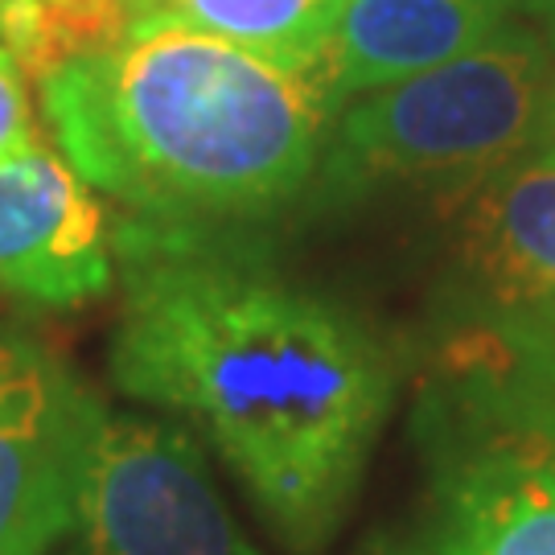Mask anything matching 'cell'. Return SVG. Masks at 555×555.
I'll return each instance as SVG.
<instances>
[{
	"instance_id": "6da1fadb",
	"label": "cell",
	"mask_w": 555,
	"mask_h": 555,
	"mask_svg": "<svg viewBox=\"0 0 555 555\" xmlns=\"http://www.w3.org/2000/svg\"><path fill=\"white\" fill-rule=\"evenodd\" d=\"M112 378L194 428L297 552L341 527L396 408V358L238 227L124 219Z\"/></svg>"
},
{
	"instance_id": "7a4b0ae2",
	"label": "cell",
	"mask_w": 555,
	"mask_h": 555,
	"mask_svg": "<svg viewBox=\"0 0 555 555\" xmlns=\"http://www.w3.org/2000/svg\"><path fill=\"white\" fill-rule=\"evenodd\" d=\"M70 169L128 219L238 227L318 181L341 112L330 54L284 62L185 25H132L41 79Z\"/></svg>"
},
{
	"instance_id": "3957f363",
	"label": "cell",
	"mask_w": 555,
	"mask_h": 555,
	"mask_svg": "<svg viewBox=\"0 0 555 555\" xmlns=\"http://www.w3.org/2000/svg\"><path fill=\"white\" fill-rule=\"evenodd\" d=\"M412 515L366 555H555V346L444 318L420 371Z\"/></svg>"
},
{
	"instance_id": "277c9868",
	"label": "cell",
	"mask_w": 555,
	"mask_h": 555,
	"mask_svg": "<svg viewBox=\"0 0 555 555\" xmlns=\"http://www.w3.org/2000/svg\"><path fill=\"white\" fill-rule=\"evenodd\" d=\"M555 50L511 21L453 62L341 103L318 169L321 198L433 190L440 202L547 144Z\"/></svg>"
},
{
	"instance_id": "5b68a950",
	"label": "cell",
	"mask_w": 555,
	"mask_h": 555,
	"mask_svg": "<svg viewBox=\"0 0 555 555\" xmlns=\"http://www.w3.org/2000/svg\"><path fill=\"white\" fill-rule=\"evenodd\" d=\"M50 555H263L227 511L185 428L103 420L79 515Z\"/></svg>"
},
{
	"instance_id": "8992f818",
	"label": "cell",
	"mask_w": 555,
	"mask_h": 555,
	"mask_svg": "<svg viewBox=\"0 0 555 555\" xmlns=\"http://www.w3.org/2000/svg\"><path fill=\"white\" fill-rule=\"evenodd\" d=\"M107 408L46 346L0 334V555H50L79 515Z\"/></svg>"
},
{
	"instance_id": "52a82bcc",
	"label": "cell",
	"mask_w": 555,
	"mask_h": 555,
	"mask_svg": "<svg viewBox=\"0 0 555 555\" xmlns=\"http://www.w3.org/2000/svg\"><path fill=\"white\" fill-rule=\"evenodd\" d=\"M440 206L453 227L449 318L555 346V140Z\"/></svg>"
},
{
	"instance_id": "ba28073f",
	"label": "cell",
	"mask_w": 555,
	"mask_h": 555,
	"mask_svg": "<svg viewBox=\"0 0 555 555\" xmlns=\"http://www.w3.org/2000/svg\"><path fill=\"white\" fill-rule=\"evenodd\" d=\"M112 284V231L70 160L41 140L0 160V297L75 309Z\"/></svg>"
},
{
	"instance_id": "9c48e42d",
	"label": "cell",
	"mask_w": 555,
	"mask_h": 555,
	"mask_svg": "<svg viewBox=\"0 0 555 555\" xmlns=\"http://www.w3.org/2000/svg\"><path fill=\"white\" fill-rule=\"evenodd\" d=\"M518 0H341L330 70L341 103L477 50Z\"/></svg>"
},
{
	"instance_id": "30bf717a",
	"label": "cell",
	"mask_w": 555,
	"mask_h": 555,
	"mask_svg": "<svg viewBox=\"0 0 555 555\" xmlns=\"http://www.w3.org/2000/svg\"><path fill=\"white\" fill-rule=\"evenodd\" d=\"M132 25H185L256 54L309 62L330 54L341 0H124Z\"/></svg>"
},
{
	"instance_id": "8fae6325",
	"label": "cell",
	"mask_w": 555,
	"mask_h": 555,
	"mask_svg": "<svg viewBox=\"0 0 555 555\" xmlns=\"http://www.w3.org/2000/svg\"><path fill=\"white\" fill-rule=\"evenodd\" d=\"M132 13L124 0H4L0 46L13 50L29 79H50L66 62L100 54L128 38Z\"/></svg>"
},
{
	"instance_id": "7c38bea8",
	"label": "cell",
	"mask_w": 555,
	"mask_h": 555,
	"mask_svg": "<svg viewBox=\"0 0 555 555\" xmlns=\"http://www.w3.org/2000/svg\"><path fill=\"white\" fill-rule=\"evenodd\" d=\"M25 70L13 59V50L0 46V160L17 157L38 144L34 112H29V91H25Z\"/></svg>"
},
{
	"instance_id": "4fadbf2b",
	"label": "cell",
	"mask_w": 555,
	"mask_h": 555,
	"mask_svg": "<svg viewBox=\"0 0 555 555\" xmlns=\"http://www.w3.org/2000/svg\"><path fill=\"white\" fill-rule=\"evenodd\" d=\"M531 13L539 17V29H543L547 46L555 50V0H531Z\"/></svg>"
},
{
	"instance_id": "5bb4252c",
	"label": "cell",
	"mask_w": 555,
	"mask_h": 555,
	"mask_svg": "<svg viewBox=\"0 0 555 555\" xmlns=\"http://www.w3.org/2000/svg\"><path fill=\"white\" fill-rule=\"evenodd\" d=\"M552 140H555V128H552Z\"/></svg>"
},
{
	"instance_id": "9a60e30c",
	"label": "cell",
	"mask_w": 555,
	"mask_h": 555,
	"mask_svg": "<svg viewBox=\"0 0 555 555\" xmlns=\"http://www.w3.org/2000/svg\"><path fill=\"white\" fill-rule=\"evenodd\" d=\"M0 4H4V0H0Z\"/></svg>"
}]
</instances>
